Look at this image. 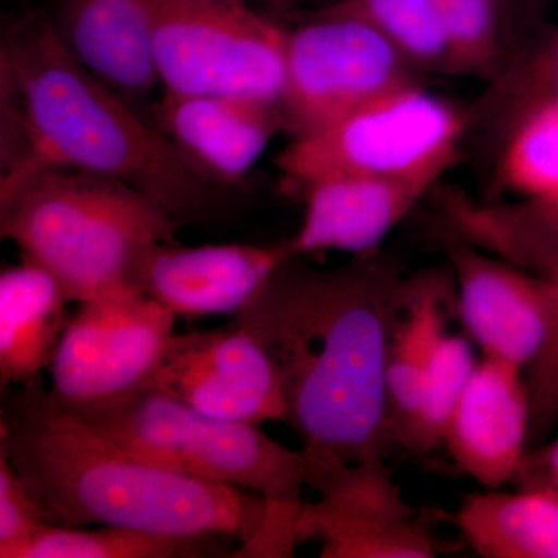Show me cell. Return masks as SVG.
I'll use <instances>...</instances> for the list:
<instances>
[{
	"label": "cell",
	"instance_id": "obj_6",
	"mask_svg": "<svg viewBox=\"0 0 558 558\" xmlns=\"http://www.w3.org/2000/svg\"><path fill=\"white\" fill-rule=\"evenodd\" d=\"M470 113L413 83L306 134L295 135L278 170L301 186L332 175L405 180L435 186L453 167Z\"/></svg>",
	"mask_w": 558,
	"mask_h": 558
},
{
	"label": "cell",
	"instance_id": "obj_26",
	"mask_svg": "<svg viewBox=\"0 0 558 558\" xmlns=\"http://www.w3.org/2000/svg\"><path fill=\"white\" fill-rule=\"evenodd\" d=\"M478 360L465 337L447 333L422 385L413 428L405 450L429 453L442 446L444 435Z\"/></svg>",
	"mask_w": 558,
	"mask_h": 558
},
{
	"label": "cell",
	"instance_id": "obj_16",
	"mask_svg": "<svg viewBox=\"0 0 558 558\" xmlns=\"http://www.w3.org/2000/svg\"><path fill=\"white\" fill-rule=\"evenodd\" d=\"M304 219L292 238L299 256L380 250L381 242L413 211L432 185L405 180L332 175L301 186Z\"/></svg>",
	"mask_w": 558,
	"mask_h": 558
},
{
	"label": "cell",
	"instance_id": "obj_4",
	"mask_svg": "<svg viewBox=\"0 0 558 558\" xmlns=\"http://www.w3.org/2000/svg\"><path fill=\"white\" fill-rule=\"evenodd\" d=\"M180 226L120 180L39 167L0 180V236L61 282L70 301L145 292L150 264Z\"/></svg>",
	"mask_w": 558,
	"mask_h": 558
},
{
	"label": "cell",
	"instance_id": "obj_22",
	"mask_svg": "<svg viewBox=\"0 0 558 558\" xmlns=\"http://www.w3.org/2000/svg\"><path fill=\"white\" fill-rule=\"evenodd\" d=\"M226 537H175L116 526L44 524L16 558H196L223 556ZM234 542V539H233Z\"/></svg>",
	"mask_w": 558,
	"mask_h": 558
},
{
	"label": "cell",
	"instance_id": "obj_25",
	"mask_svg": "<svg viewBox=\"0 0 558 558\" xmlns=\"http://www.w3.org/2000/svg\"><path fill=\"white\" fill-rule=\"evenodd\" d=\"M501 135L499 191L523 199L558 190V102L526 110Z\"/></svg>",
	"mask_w": 558,
	"mask_h": 558
},
{
	"label": "cell",
	"instance_id": "obj_15",
	"mask_svg": "<svg viewBox=\"0 0 558 558\" xmlns=\"http://www.w3.org/2000/svg\"><path fill=\"white\" fill-rule=\"evenodd\" d=\"M299 256L292 238L271 245L186 247L179 241L157 253L145 292L175 317L236 315L271 271Z\"/></svg>",
	"mask_w": 558,
	"mask_h": 558
},
{
	"label": "cell",
	"instance_id": "obj_12",
	"mask_svg": "<svg viewBox=\"0 0 558 558\" xmlns=\"http://www.w3.org/2000/svg\"><path fill=\"white\" fill-rule=\"evenodd\" d=\"M457 282V314L483 355L526 369L558 319V282L442 234Z\"/></svg>",
	"mask_w": 558,
	"mask_h": 558
},
{
	"label": "cell",
	"instance_id": "obj_3",
	"mask_svg": "<svg viewBox=\"0 0 558 558\" xmlns=\"http://www.w3.org/2000/svg\"><path fill=\"white\" fill-rule=\"evenodd\" d=\"M0 83L20 105L36 167L120 180L180 227L218 216L227 189L76 60L46 14H31L7 32Z\"/></svg>",
	"mask_w": 558,
	"mask_h": 558
},
{
	"label": "cell",
	"instance_id": "obj_33",
	"mask_svg": "<svg viewBox=\"0 0 558 558\" xmlns=\"http://www.w3.org/2000/svg\"><path fill=\"white\" fill-rule=\"evenodd\" d=\"M240 2H242V3H248V2H253V0H240Z\"/></svg>",
	"mask_w": 558,
	"mask_h": 558
},
{
	"label": "cell",
	"instance_id": "obj_24",
	"mask_svg": "<svg viewBox=\"0 0 558 558\" xmlns=\"http://www.w3.org/2000/svg\"><path fill=\"white\" fill-rule=\"evenodd\" d=\"M373 24L411 70L454 75L439 0H341Z\"/></svg>",
	"mask_w": 558,
	"mask_h": 558
},
{
	"label": "cell",
	"instance_id": "obj_23",
	"mask_svg": "<svg viewBox=\"0 0 558 558\" xmlns=\"http://www.w3.org/2000/svg\"><path fill=\"white\" fill-rule=\"evenodd\" d=\"M548 102H558V25H542L512 53L490 80L470 119L484 121L502 134L521 113Z\"/></svg>",
	"mask_w": 558,
	"mask_h": 558
},
{
	"label": "cell",
	"instance_id": "obj_14",
	"mask_svg": "<svg viewBox=\"0 0 558 558\" xmlns=\"http://www.w3.org/2000/svg\"><path fill=\"white\" fill-rule=\"evenodd\" d=\"M150 121L227 190L242 182L279 132L288 131L279 102L222 95L163 92Z\"/></svg>",
	"mask_w": 558,
	"mask_h": 558
},
{
	"label": "cell",
	"instance_id": "obj_21",
	"mask_svg": "<svg viewBox=\"0 0 558 558\" xmlns=\"http://www.w3.org/2000/svg\"><path fill=\"white\" fill-rule=\"evenodd\" d=\"M484 558H558V497L548 488H484L450 515Z\"/></svg>",
	"mask_w": 558,
	"mask_h": 558
},
{
	"label": "cell",
	"instance_id": "obj_9",
	"mask_svg": "<svg viewBox=\"0 0 558 558\" xmlns=\"http://www.w3.org/2000/svg\"><path fill=\"white\" fill-rule=\"evenodd\" d=\"M49 369L50 399L80 409L142 387L175 333L171 311L143 290H119L78 303Z\"/></svg>",
	"mask_w": 558,
	"mask_h": 558
},
{
	"label": "cell",
	"instance_id": "obj_20",
	"mask_svg": "<svg viewBox=\"0 0 558 558\" xmlns=\"http://www.w3.org/2000/svg\"><path fill=\"white\" fill-rule=\"evenodd\" d=\"M442 234L458 238L513 266L558 275V190L513 202H475L461 191L440 194Z\"/></svg>",
	"mask_w": 558,
	"mask_h": 558
},
{
	"label": "cell",
	"instance_id": "obj_13",
	"mask_svg": "<svg viewBox=\"0 0 558 558\" xmlns=\"http://www.w3.org/2000/svg\"><path fill=\"white\" fill-rule=\"evenodd\" d=\"M531 400L524 371L483 355L451 414L442 444L484 488L512 484L529 450Z\"/></svg>",
	"mask_w": 558,
	"mask_h": 558
},
{
	"label": "cell",
	"instance_id": "obj_30",
	"mask_svg": "<svg viewBox=\"0 0 558 558\" xmlns=\"http://www.w3.org/2000/svg\"><path fill=\"white\" fill-rule=\"evenodd\" d=\"M512 484L515 488H548L558 497V433L550 442L527 450Z\"/></svg>",
	"mask_w": 558,
	"mask_h": 558
},
{
	"label": "cell",
	"instance_id": "obj_32",
	"mask_svg": "<svg viewBox=\"0 0 558 558\" xmlns=\"http://www.w3.org/2000/svg\"><path fill=\"white\" fill-rule=\"evenodd\" d=\"M222 2V0H159V3H178V5H196V3Z\"/></svg>",
	"mask_w": 558,
	"mask_h": 558
},
{
	"label": "cell",
	"instance_id": "obj_29",
	"mask_svg": "<svg viewBox=\"0 0 558 558\" xmlns=\"http://www.w3.org/2000/svg\"><path fill=\"white\" fill-rule=\"evenodd\" d=\"M553 279L558 282V275ZM524 380L531 400V450L545 444L558 425V319L549 343L537 360L524 369Z\"/></svg>",
	"mask_w": 558,
	"mask_h": 558
},
{
	"label": "cell",
	"instance_id": "obj_8",
	"mask_svg": "<svg viewBox=\"0 0 558 558\" xmlns=\"http://www.w3.org/2000/svg\"><path fill=\"white\" fill-rule=\"evenodd\" d=\"M284 108L293 137L413 83V70L373 24L337 3L289 32Z\"/></svg>",
	"mask_w": 558,
	"mask_h": 558
},
{
	"label": "cell",
	"instance_id": "obj_5",
	"mask_svg": "<svg viewBox=\"0 0 558 558\" xmlns=\"http://www.w3.org/2000/svg\"><path fill=\"white\" fill-rule=\"evenodd\" d=\"M58 409L106 442L161 468L253 492L275 505L303 502L306 453L282 446L259 425L207 416L148 388L97 405Z\"/></svg>",
	"mask_w": 558,
	"mask_h": 558
},
{
	"label": "cell",
	"instance_id": "obj_18",
	"mask_svg": "<svg viewBox=\"0 0 558 558\" xmlns=\"http://www.w3.org/2000/svg\"><path fill=\"white\" fill-rule=\"evenodd\" d=\"M457 312V282L450 269L403 278L389 340L388 421L395 446L405 450L422 385Z\"/></svg>",
	"mask_w": 558,
	"mask_h": 558
},
{
	"label": "cell",
	"instance_id": "obj_11",
	"mask_svg": "<svg viewBox=\"0 0 558 558\" xmlns=\"http://www.w3.org/2000/svg\"><path fill=\"white\" fill-rule=\"evenodd\" d=\"M183 405L223 421H286L288 403L274 363L247 330H191L171 337L148 380Z\"/></svg>",
	"mask_w": 558,
	"mask_h": 558
},
{
	"label": "cell",
	"instance_id": "obj_28",
	"mask_svg": "<svg viewBox=\"0 0 558 558\" xmlns=\"http://www.w3.org/2000/svg\"><path fill=\"white\" fill-rule=\"evenodd\" d=\"M58 524L0 451V558L17 553L44 524Z\"/></svg>",
	"mask_w": 558,
	"mask_h": 558
},
{
	"label": "cell",
	"instance_id": "obj_1",
	"mask_svg": "<svg viewBox=\"0 0 558 558\" xmlns=\"http://www.w3.org/2000/svg\"><path fill=\"white\" fill-rule=\"evenodd\" d=\"M303 258L271 271L231 323L274 363L307 461H385L395 446L388 349L405 267L381 250L332 269Z\"/></svg>",
	"mask_w": 558,
	"mask_h": 558
},
{
	"label": "cell",
	"instance_id": "obj_27",
	"mask_svg": "<svg viewBox=\"0 0 558 558\" xmlns=\"http://www.w3.org/2000/svg\"><path fill=\"white\" fill-rule=\"evenodd\" d=\"M505 0H439L454 75L488 81L505 65L501 13Z\"/></svg>",
	"mask_w": 558,
	"mask_h": 558
},
{
	"label": "cell",
	"instance_id": "obj_31",
	"mask_svg": "<svg viewBox=\"0 0 558 558\" xmlns=\"http://www.w3.org/2000/svg\"><path fill=\"white\" fill-rule=\"evenodd\" d=\"M556 0H508L509 17L513 27H542L546 13Z\"/></svg>",
	"mask_w": 558,
	"mask_h": 558
},
{
	"label": "cell",
	"instance_id": "obj_10",
	"mask_svg": "<svg viewBox=\"0 0 558 558\" xmlns=\"http://www.w3.org/2000/svg\"><path fill=\"white\" fill-rule=\"evenodd\" d=\"M296 539H318L322 558H433L436 539L417 519L385 461L310 462Z\"/></svg>",
	"mask_w": 558,
	"mask_h": 558
},
{
	"label": "cell",
	"instance_id": "obj_7",
	"mask_svg": "<svg viewBox=\"0 0 558 558\" xmlns=\"http://www.w3.org/2000/svg\"><path fill=\"white\" fill-rule=\"evenodd\" d=\"M289 32L240 0L159 3L153 58L163 92L282 105Z\"/></svg>",
	"mask_w": 558,
	"mask_h": 558
},
{
	"label": "cell",
	"instance_id": "obj_19",
	"mask_svg": "<svg viewBox=\"0 0 558 558\" xmlns=\"http://www.w3.org/2000/svg\"><path fill=\"white\" fill-rule=\"evenodd\" d=\"M68 293L31 259L0 274V387L44 385L70 315Z\"/></svg>",
	"mask_w": 558,
	"mask_h": 558
},
{
	"label": "cell",
	"instance_id": "obj_17",
	"mask_svg": "<svg viewBox=\"0 0 558 558\" xmlns=\"http://www.w3.org/2000/svg\"><path fill=\"white\" fill-rule=\"evenodd\" d=\"M159 0H65L54 22L68 49L131 102L159 84L153 40Z\"/></svg>",
	"mask_w": 558,
	"mask_h": 558
},
{
	"label": "cell",
	"instance_id": "obj_2",
	"mask_svg": "<svg viewBox=\"0 0 558 558\" xmlns=\"http://www.w3.org/2000/svg\"><path fill=\"white\" fill-rule=\"evenodd\" d=\"M0 451L58 524L241 542L247 557L271 502L161 468L106 442L58 409L44 385L2 391Z\"/></svg>",
	"mask_w": 558,
	"mask_h": 558
}]
</instances>
